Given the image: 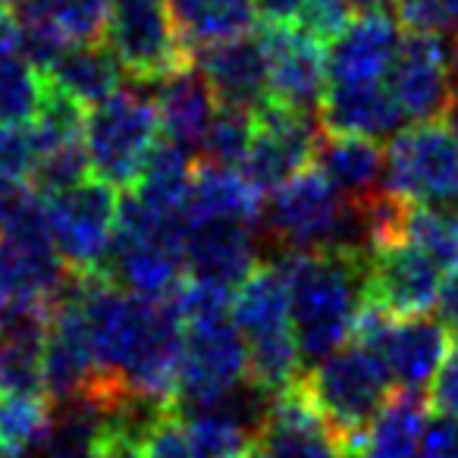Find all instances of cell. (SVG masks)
<instances>
[{
	"label": "cell",
	"instance_id": "6da1fadb",
	"mask_svg": "<svg viewBox=\"0 0 458 458\" xmlns=\"http://www.w3.org/2000/svg\"><path fill=\"white\" fill-rule=\"evenodd\" d=\"M280 267L289 280L293 333L305 364H318L345 339L368 295V258L349 251H286Z\"/></svg>",
	"mask_w": 458,
	"mask_h": 458
},
{
	"label": "cell",
	"instance_id": "7a4b0ae2",
	"mask_svg": "<svg viewBox=\"0 0 458 458\" xmlns=\"http://www.w3.org/2000/svg\"><path fill=\"white\" fill-rule=\"evenodd\" d=\"M261 220L267 236L286 251H349L370 258L364 204L339 195L318 166H308L270 191Z\"/></svg>",
	"mask_w": 458,
	"mask_h": 458
},
{
	"label": "cell",
	"instance_id": "3957f363",
	"mask_svg": "<svg viewBox=\"0 0 458 458\" xmlns=\"http://www.w3.org/2000/svg\"><path fill=\"white\" fill-rule=\"evenodd\" d=\"M301 383L318 402L324 418L343 433L352 455L361 449L370 420L393 393V377L383 358L358 343L339 345L336 352L311 364V370L301 374Z\"/></svg>",
	"mask_w": 458,
	"mask_h": 458
},
{
	"label": "cell",
	"instance_id": "277c9868",
	"mask_svg": "<svg viewBox=\"0 0 458 458\" xmlns=\"http://www.w3.org/2000/svg\"><path fill=\"white\" fill-rule=\"evenodd\" d=\"M160 123L154 98L139 89H120L85 116V151L95 179L129 189L157 145Z\"/></svg>",
	"mask_w": 458,
	"mask_h": 458
},
{
	"label": "cell",
	"instance_id": "5b68a950",
	"mask_svg": "<svg viewBox=\"0 0 458 458\" xmlns=\"http://www.w3.org/2000/svg\"><path fill=\"white\" fill-rule=\"evenodd\" d=\"M249 380V345L229 318L189 324L173 411L191 414L216 408Z\"/></svg>",
	"mask_w": 458,
	"mask_h": 458
},
{
	"label": "cell",
	"instance_id": "8992f818",
	"mask_svg": "<svg viewBox=\"0 0 458 458\" xmlns=\"http://www.w3.org/2000/svg\"><path fill=\"white\" fill-rule=\"evenodd\" d=\"M383 191L408 204H458V141L443 123H414L389 139Z\"/></svg>",
	"mask_w": 458,
	"mask_h": 458
},
{
	"label": "cell",
	"instance_id": "52a82bcc",
	"mask_svg": "<svg viewBox=\"0 0 458 458\" xmlns=\"http://www.w3.org/2000/svg\"><path fill=\"white\" fill-rule=\"evenodd\" d=\"M120 191L101 179H85L57 195H45L47 233L72 274L107 270Z\"/></svg>",
	"mask_w": 458,
	"mask_h": 458
},
{
	"label": "cell",
	"instance_id": "ba28073f",
	"mask_svg": "<svg viewBox=\"0 0 458 458\" xmlns=\"http://www.w3.org/2000/svg\"><path fill=\"white\" fill-rule=\"evenodd\" d=\"M104 45L135 82H160L170 72L195 64L170 20L166 0H114Z\"/></svg>",
	"mask_w": 458,
	"mask_h": 458
},
{
	"label": "cell",
	"instance_id": "9c48e42d",
	"mask_svg": "<svg viewBox=\"0 0 458 458\" xmlns=\"http://www.w3.org/2000/svg\"><path fill=\"white\" fill-rule=\"evenodd\" d=\"M258 38L267 54V101L318 116L320 101L330 89L324 41L293 22L289 26L261 22Z\"/></svg>",
	"mask_w": 458,
	"mask_h": 458
},
{
	"label": "cell",
	"instance_id": "30bf717a",
	"mask_svg": "<svg viewBox=\"0 0 458 458\" xmlns=\"http://www.w3.org/2000/svg\"><path fill=\"white\" fill-rule=\"evenodd\" d=\"M318 135V116L264 101L255 110V139L239 170L251 179L258 191L270 195L283 182L308 170V164H314Z\"/></svg>",
	"mask_w": 458,
	"mask_h": 458
},
{
	"label": "cell",
	"instance_id": "8fae6325",
	"mask_svg": "<svg viewBox=\"0 0 458 458\" xmlns=\"http://www.w3.org/2000/svg\"><path fill=\"white\" fill-rule=\"evenodd\" d=\"M255 443L270 458H352L349 443L324 418L301 377L270 395Z\"/></svg>",
	"mask_w": 458,
	"mask_h": 458
},
{
	"label": "cell",
	"instance_id": "7c38bea8",
	"mask_svg": "<svg viewBox=\"0 0 458 458\" xmlns=\"http://www.w3.org/2000/svg\"><path fill=\"white\" fill-rule=\"evenodd\" d=\"M41 374H45V395L54 405L85 402V395L91 393V386L101 377L72 283L64 293V299L54 305Z\"/></svg>",
	"mask_w": 458,
	"mask_h": 458
},
{
	"label": "cell",
	"instance_id": "4fadbf2b",
	"mask_svg": "<svg viewBox=\"0 0 458 458\" xmlns=\"http://www.w3.org/2000/svg\"><path fill=\"white\" fill-rule=\"evenodd\" d=\"M70 283L47 229L0 236V305H57Z\"/></svg>",
	"mask_w": 458,
	"mask_h": 458
},
{
	"label": "cell",
	"instance_id": "5bb4252c",
	"mask_svg": "<svg viewBox=\"0 0 458 458\" xmlns=\"http://www.w3.org/2000/svg\"><path fill=\"white\" fill-rule=\"evenodd\" d=\"M386 89L402 116L411 123H433L452 98V76L445 47L437 35H408L386 72Z\"/></svg>",
	"mask_w": 458,
	"mask_h": 458
},
{
	"label": "cell",
	"instance_id": "9a60e30c",
	"mask_svg": "<svg viewBox=\"0 0 458 458\" xmlns=\"http://www.w3.org/2000/svg\"><path fill=\"white\" fill-rule=\"evenodd\" d=\"M439 274L424 251L399 242L368 258V293L395 318H420L437 305Z\"/></svg>",
	"mask_w": 458,
	"mask_h": 458
},
{
	"label": "cell",
	"instance_id": "2e32d148",
	"mask_svg": "<svg viewBox=\"0 0 458 458\" xmlns=\"http://www.w3.org/2000/svg\"><path fill=\"white\" fill-rule=\"evenodd\" d=\"M399 22L386 10L358 13L345 32L327 47V70L333 85L380 82L399 54Z\"/></svg>",
	"mask_w": 458,
	"mask_h": 458
},
{
	"label": "cell",
	"instance_id": "e0dca14e",
	"mask_svg": "<svg viewBox=\"0 0 458 458\" xmlns=\"http://www.w3.org/2000/svg\"><path fill=\"white\" fill-rule=\"evenodd\" d=\"M195 66L210 85L216 104L258 110L267 101V54L258 35H239L198 47Z\"/></svg>",
	"mask_w": 458,
	"mask_h": 458
},
{
	"label": "cell",
	"instance_id": "ac0fdd59",
	"mask_svg": "<svg viewBox=\"0 0 458 458\" xmlns=\"http://www.w3.org/2000/svg\"><path fill=\"white\" fill-rule=\"evenodd\" d=\"M185 274L229 293L258 267V245L249 226L239 223H191L182 245Z\"/></svg>",
	"mask_w": 458,
	"mask_h": 458
},
{
	"label": "cell",
	"instance_id": "d6986e66",
	"mask_svg": "<svg viewBox=\"0 0 458 458\" xmlns=\"http://www.w3.org/2000/svg\"><path fill=\"white\" fill-rule=\"evenodd\" d=\"M402 116L395 98L386 85L361 82V85H330L320 101L318 126L330 135H358V139L383 141L402 132Z\"/></svg>",
	"mask_w": 458,
	"mask_h": 458
},
{
	"label": "cell",
	"instance_id": "ffe728a7",
	"mask_svg": "<svg viewBox=\"0 0 458 458\" xmlns=\"http://www.w3.org/2000/svg\"><path fill=\"white\" fill-rule=\"evenodd\" d=\"M455 336L443 320H433L427 314L420 318H395L380 358L386 364L393 383L405 389H424L433 383L437 370L449 358Z\"/></svg>",
	"mask_w": 458,
	"mask_h": 458
},
{
	"label": "cell",
	"instance_id": "44dd1931",
	"mask_svg": "<svg viewBox=\"0 0 458 458\" xmlns=\"http://www.w3.org/2000/svg\"><path fill=\"white\" fill-rule=\"evenodd\" d=\"M154 85H157V91L151 98L154 110H157L160 132L166 135V141H173V145H179L195 157L201 151L204 132H208V123L216 107L214 91L204 82L195 64L170 72V76Z\"/></svg>",
	"mask_w": 458,
	"mask_h": 458
},
{
	"label": "cell",
	"instance_id": "7402d4cb",
	"mask_svg": "<svg viewBox=\"0 0 458 458\" xmlns=\"http://www.w3.org/2000/svg\"><path fill=\"white\" fill-rule=\"evenodd\" d=\"M264 216V191L251 185L239 166H220L198 160L195 179L189 191V220L191 223H239L255 226Z\"/></svg>",
	"mask_w": 458,
	"mask_h": 458
},
{
	"label": "cell",
	"instance_id": "603a6c76",
	"mask_svg": "<svg viewBox=\"0 0 458 458\" xmlns=\"http://www.w3.org/2000/svg\"><path fill=\"white\" fill-rule=\"evenodd\" d=\"M107 274L116 286L141 299H166L185 276L179 245L151 242V239H114L107 258Z\"/></svg>",
	"mask_w": 458,
	"mask_h": 458
},
{
	"label": "cell",
	"instance_id": "cb8c5ba5",
	"mask_svg": "<svg viewBox=\"0 0 458 458\" xmlns=\"http://www.w3.org/2000/svg\"><path fill=\"white\" fill-rule=\"evenodd\" d=\"M229 320L249 339H261L270 333L293 330V299H289V280L280 261L258 264L249 276L236 286L229 301Z\"/></svg>",
	"mask_w": 458,
	"mask_h": 458
},
{
	"label": "cell",
	"instance_id": "d4e9b609",
	"mask_svg": "<svg viewBox=\"0 0 458 458\" xmlns=\"http://www.w3.org/2000/svg\"><path fill=\"white\" fill-rule=\"evenodd\" d=\"M427 414H430V395H424V389H393L377 418L370 420L361 449L352 458H414L430 420Z\"/></svg>",
	"mask_w": 458,
	"mask_h": 458
},
{
	"label": "cell",
	"instance_id": "484cf974",
	"mask_svg": "<svg viewBox=\"0 0 458 458\" xmlns=\"http://www.w3.org/2000/svg\"><path fill=\"white\" fill-rule=\"evenodd\" d=\"M314 166L336 185L349 201H364L383 189V148L380 141L358 135H318Z\"/></svg>",
	"mask_w": 458,
	"mask_h": 458
},
{
	"label": "cell",
	"instance_id": "4316f807",
	"mask_svg": "<svg viewBox=\"0 0 458 458\" xmlns=\"http://www.w3.org/2000/svg\"><path fill=\"white\" fill-rule=\"evenodd\" d=\"M123 76L126 72H123L120 60L110 54L104 41H98V45L66 47L64 57L47 72V82L64 95H70L76 104H82L85 110H95L98 104H104L120 91Z\"/></svg>",
	"mask_w": 458,
	"mask_h": 458
},
{
	"label": "cell",
	"instance_id": "83f0119b",
	"mask_svg": "<svg viewBox=\"0 0 458 458\" xmlns=\"http://www.w3.org/2000/svg\"><path fill=\"white\" fill-rule=\"evenodd\" d=\"M166 10L191 54L216 41L249 35L258 22L255 0H166Z\"/></svg>",
	"mask_w": 458,
	"mask_h": 458
},
{
	"label": "cell",
	"instance_id": "f1b7e54d",
	"mask_svg": "<svg viewBox=\"0 0 458 458\" xmlns=\"http://www.w3.org/2000/svg\"><path fill=\"white\" fill-rule=\"evenodd\" d=\"M195 164L198 160L179 145L157 141L151 157L145 160L141 173L126 191H132L139 201H145L154 210L189 216V191L191 179H195Z\"/></svg>",
	"mask_w": 458,
	"mask_h": 458
},
{
	"label": "cell",
	"instance_id": "f546056e",
	"mask_svg": "<svg viewBox=\"0 0 458 458\" xmlns=\"http://www.w3.org/2000/svg\"><path fill=\"white\" fill-rule=\"evenodd\" d=\"M160 411L166 408L141 399H129L114 411H104L91 458H145L148 433L160 418Z\"/></svg>",
	"mask_w": 458,
	"mask_h": 458
},
{
	"label": "cell",
	"instance_id": "4dcf8cb0",
	"mask_svg": "<svg viewBox=\"0 0 458 458\" xmlns=\"http://www.w3.org/2000/svg\"><path fill=\"white\" fill-rule=\"evenodd\" d=\"M402 242L424 251L439 270H458V204H408Z\"/></svg>",
	"mask_w": 458,
	"mask_h": 458
},
{
	"label": "cell",
	"instance_id": "1f68e13d",
	"mask_svg": "<svg viewBox=\"0 0 458 458\" xmlns=\"http://www.w3.org/2000/svg\"><path fill=\"white\" fill-rule=\"evenodd\" d=\"M54 402L45 393L0 399V452L29 458L54 424Z\"/></svg>",
	"mask_w": 458,
	"mask_h": 458
},
{
	"label": "cell",
	"instance_id": "d6a6232c",
	"mask_svg": "<svg viewBox=\"0 0 458 458\" xmlns=\"http://www.w3.org/2000/svg\"><path fill=\"white\" fill-rule=\"evenodd\" d=\"M45 89L47 76L22 54L0 57V126H32Z\"/></svg>",
	"mask_w": 458,
	"mask_h": 458
},
{
	"label": "cell",
	"instance_id": "836d02e7",
	"mask_svg": "<svg viewBox=\"0 0 458 458\" xmlns=\"http://www.w3.org/2000/svg\"><path fill=\"white\" fill-rule=\"evenodd\" d=\"M251 139H255V110L236 107V104H216L198 160L220 166H242V160L249 157Z\"/></svg>",
	"mask_w": 458,
	"mask_h": 458
},
{
	"label": "cell",
	"instance_id": "e575fe53",
	"mask_svg": "<svg viewBox=\"0 0 458 458\" xmlns=\"http://www.w3.org/2000/svg\"><path fill=\"white\" fill-rule=\"evenodd\" d=\"M60 408L64 411L54 414L51 430L29 458H91L104 411H98L89 402H72Z\"/></svg>",
	"mask_w": 458,
	"mask_h": 458
},
{
	"label": "cell",
	"instance_id": "d590c367",
	"mask_svg": "<svg viewBox=\"0 0 458 458\" xmlns=\"http://www.w3.org/2000/svg\"><path fill=\"white\" fill-rule=\"evenodd\" d=\"M45 343L0 336V399L26 393H45Z\"/></svg>",
	"mask_w": 458,
	"mask_h": 458
},
{
	"label": "cell",
	"instance_id": "8d00e7d4",
	"mask_svg": "<svg viewBox=\"0 0 458 458\" xmlns=\"http://www.w3.org/2000/svg\"><path fill=\"white\" fill-rule=\"evenodd\" d=\"M91 176L89 151H85V141H72V145L54 148V151L41 154L35 160L32 170V185L41 195H57L72 185L85 182Z\"/></svg>",
	"mask_w": 458,
	"mask_h": 458
},
{
	"label": "cell",
	"instance_id": "74e56055",
	"mask_svg": "<svg viewBox=\"0 0 458 458\" xmlns=\"http://www.w3.org/2000/svg\"><path fill=\"white\" fill-rule=\"evenodd\" d=\"M47 229L45 195L26 179H0V236Z\"/></svg>",
	"mask_w": 458,
	"mask_h": 458
},
{
	"label": "cell",
	"instance_id": "f35d334b",
	"mask_svg": "<svg viewBox=\"0 0 458 458\" xmlns=\"http://www.w3.org/2000/svg\"><path fill=\"white\" fill-rule=\"evenodd\" d=\"M393 16L408 35L458 32V0H389Z\"/></svg>",
	"mask_w": 458,
	"mask_h": 458
},
{
	"label": "cell",
	"instance_id": "ab89813d",
	"mask_svg": "<svg viewBox=\"0 0 458 458\" xmlns=\"http://www.w3.org/2000/svg\"><path fill=\"white\" fill-rule=\"evenodd\" d=\"M35 139L29 126H0V179H32Z\"/></svg>",
	"mask_w": 458,
	"mask_h": 458
},
{
	"label": "cell",
	"instance_id": "60d3db41",
	"mask_svg": "<svg viewBox=\"0 0 458 458\" xmlns=\"http://www.w3.org/2000/svg\"><path fill=\"white\" fill-rule=\"evenodd\" d=\"M352 20H355V13L345 7L343 0H308L295 22H299V29H305L308 35H314L330 47Z\"/></svg>",
	"mask_w": 458,
	"mask_h": 458
},
{
	"label": "cell",
	"instance_id": "b9f144b4",
	"mask_svg": "<svg viewBox=\"0 0 458 458\" xmlns=\"http://www.w3.org/2000/svg\"><path fill=\"white\" fill-rule=\"evenodd\" d=\"M145 458H198L189 430H185V420L173 408L160 411V418L154 420L151 433H148Z\"/></svg>",
	"mask_w": 458,
	"mask_h": 458
},
{
	"label": "cell",
	"instance_id": "7bdbcfd3",
	"mask_svg": "<svg viewBox=\"0 0 458 458\" xmlns=\"http://www.w3.org/2000/svg\"><path fill=\"white\" fill-rule=\"evenodd\" d=\"M430 408L458 424V336L449 358H445L443 368L437 370V377L430 383Z\"/></svg>",
	"mask_w": 458,
	"mask_h": 458
},
{
	"label": "cell",
	"instance_id": "ee69618b",
	"mask_svg": "<svg viewBox=\"0 0 458 458\" xmlns=\"http://www.w3.org/2000/svg\"><path fill=\"white\" fill-rule=\"evenodd\" d=\"M414 458H458V424L452 418H437L427 420V430L420 437L418 455Z\"/></svg>",
	"mask_w": 458,
	"mask_h": 458
},
{
	"label": "cell",
	"instance_id": "f6af8a7d",
	"mask_svg": "<svg viewBox=\"0 0 458 458\" xmlns=\"http://www.w3.org/2000/svg\"><path fill=\"white\" fill-rule=\"evenodd\" d=\"M308 0H255V10L270 26H289L301 16Z\"/></svg>",
	"mask_w": 458,
	"mask_h": 458
},
{
	"label": "cell",
	"instance_id": "bcb514c9",
	"mask_svg": "<svg viewBox=\"0 0 458 458\" xmlns=\"http://www.w3.org/2000/svg\"><path fill=\"white\" fill-rule=\"evenodd\" d=\"M437 308H439V320H443L452 333H458V270H452L443 280L439 295H437Z\"/></svg>",
	"mask_w": 458,
	"mask_h": 458
},
{
	"label": "cell",
	"instance_id": "7dc6e473",
	"mask_svg": "<svg viewBox=\"0 0 458 458\" xmlns=\"http://www.w3.org/2000/svg\"><path fill=\"white\" fill-rule=\"evenodd\" d=\"M7 54H20V22H16V10L0 0V57Z\"/></svg>",
	"mask_w": 458,
	"mask_h": 458
},
{
	"label": "cell",
	"instance_id": "c3c4849f",
	"mask_svg": "<svg viewBox=\"0 0 458 458\" xmlns=\"http://www.w3.org/2000/svg\"><path fill=\"white\" fill-rule=\"evenodd\" d=\"M439 120H443V126L452 132V139L458 141V89L452 91L449 104H445V110H443V116H439Z\"/></svg>",
	"mask_w": 458,
	"mask_h": 458
},
{
	"label": "cell",
	"instance_id": "681fc988",
	"mask_svg": "<svg viewBox=\"0 0 458 458\" xmlns=\"http://www.w3.org/2000/svg\"><path fill=\"white\" fill-rule=\"evenodd\" d=\"M343 4L358 16V13H370V10H383L389 0H343Z\"/></svg>",
	"mask_w": 458,
	"mask_h": 458
},
{
	"label": "cell",
	"instance_id": "f907efd6",
	"mask_svg": "<svg viewBox=\"0 0 458 458\" xmlns=\"http://www.w3.org/2000/svg\"><path fill=\"white\" fill-rule=\"evenodd\" d=\"M242 458H270V455H267V452L261 449V445L255 443V439H251V445H249V449L242 452Z\"/></svg>",
	"mask_w": 458,
	"mask_h": 458
},
{
	"label": "cell",
	"instance_id": "816d5d0a",
	"mask_svg": "<svg viewBox=\"0 0 458 458\" xmlns=\"http://www.w3.org/2000/svg\"><path fill=\"white\" fill-rule=\"evenodd\" d=\"M452 72L458 79V35H455V47H452Z\"/></svg>",
	"mask_w": 458,
	"mask_h": 458
},
{
	"label": "cell",
	"instance_id": "f5cc1de1",
	"mask_svg": "<svg viewBox=\"0 0 458 458\" xmlns=\"http://www.w3.org/2000/svg\"><path fill=\"white\" fill-rule=\"evenodd\" d=\"M0 458H22V455H10V452H0Z\"/></svg>",
	"mask_w": 458,
	"mask_h": 458
}]
</instances>
